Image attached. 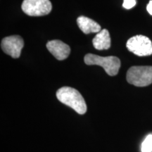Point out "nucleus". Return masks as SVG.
Masks as SVG:
<instances>
[{"instance_id":"obj_8","label":"nucleus","mask_w":152,"mask_h":152,"mask_svg":"<svg viewBox=\"0 0 152 152\" xmlns=\"http://www.w3.org/2000/svg\"><path fill=\"white\" fill-rule=\"evenodd\" d=\"M77 23L80 29L85 34L98 33L102 30L100 25L94 20L85 16H80L77 19Z\"/></svg>"},{"instance_id":"obj_1","label":"nucleus","mask_w":152,"mask_h":152,"mask_svg":"<svg viewBox=\"0 0 152 152\" xmlns=\"http://www.w3.org/2000/svg\"><path fill=\"white\" fill-rule=\"evenodd\" d=\"M56 97L60 102L73 109L78 114L83 115L87 111L86 102L80 93L70 87H63L56 92Z\"/></svg>"},{"instance_id":"obj_6","label":"nucleus","mask_w":152,"mask_h":152,"mask_svg":"<svg viewBox=\"0 0 152 152\" xmlns=\"http://www.w3.org/2000/svg\"><path fill=\"white\" fill-rule=\"evenodd\" d=\"M23 46V39L19 35L6 37L1 40V47L3 52L14 58H17L20 56Z\"/></svg>"},{"instance_id":"obj_9","label":"nucleus","mask_w":152,"mask_h":152,"mask_svg":"<svg viewBox=\"0 0 152 152\" xmlns=\"http://www.w3.org/2000/svg\"><path fill=\"white\" fill-rule=\"evenodd\" d=\"M93 46L98 50L108 49L111 47V37L108 30L103 29L96 34L92 40Z\"/></svg>"},{"instance_id":"obj_5","label":"nucleus","mask_w":152,"mask_h":152,"mask_svg":"<svg viewBox=\"0 0 152 152\" xmlns=\"http://www.w3.org/2000/svg\"><path fill=\"white\" fill-rule=\"evenodd\" d=\"M130 52L139 56H147L152 54V42L149 37L136 35L130 37L126 43Z\"/></svg>"},{"instance_id":"obj_4","label":"nucleus","mask_w":152,"mask_h":152,"mask_svg":"<svg viewBox=\"0 0 152 152\" xmlns=\"http://www.w3.org/2000/svg\"><path fill=\"white\" fill-rule=\"evenodd\" d=\"M21 9L28 16H42L51 12L52 5L49 0H23Z\"/></svg>"},{"instance_id":"obj_11","label":"nucleus","mask_w":152,"mask_h":152,"mask_svg":"<svg viewBox=\"0 0 152 152\" xmlns=\"http://www.w3.org/2000/svg\"><path fill=\"white\" fill-rule=\"evenodd\" d=\"M136 5V0H123V7L126 9H130Z\"/></svg>"},{"instance_id":"obj_2","label":"nucleus","mask_w":152,"mask_h":152,"mask_svg":"<svg viewBox=\"0 0 152 152\" xmlns=\"http://www.w3.org/2000/svg\"><path fill=\"white\" fill-rule=\"evenodd\" d=\"M84 61L89 66H99L105 70L106 73L110 76H115L118 73L121 68V61L118 57L100 56L93 54H87L85 56Z\"/></svg>"},{"instance_id":"obj_3","label":"nucleus","mask_w":152,"mask_h":152,"mask_svg":"<svg viewBox=\"0 0 152 152\" xmlns=\"http://www.w3.org/2000/svg\"><path fill=\"white\" fill-rule=\"evenodd\" d=\"M126 80L136 87H146L152 83V66H132L127 72Z\"/></svg>"},{"instance_id":"obj_10","label":"nucleus","mask_w":152,"mask_h":152,"mask_svg":"<svg viewBox=\"0 0 152 152\" xmlns=\"http://www.w3.org/2000/svg\"><path fill=\"white\" fill-rule=\"evenodd\" d=\"M142 152H152V134H149L146 137L142 144Z\"/></svg>"},{"instance_id":"obj_12","label":"nucleus","mask_w":152,"mask_h":152,"mask_svg":"<svg viewBox=\"0 0 152 152\" xmlns=\"http://www.w3.org/2000/svg\"><path fill=\"white\" fill-rule=\"evenodd\" d=\"M147 10L149 12V14L152 16V0H151L149 4H148L147 7Z\"/></svg>"},{"instance_id":"obj_7","label":"nucleus","mask_w":152,"mask_h":152,"mask_svg":"<svg viewBox=\"0 0 152 152\" xmlns=\"http://www.w3.org/2000/svg\"><path fill=\"white\" fill-rule=\"evenodd\" d=\"M47 48L57 60L59 61L65 60L71 53L70 47L58 39L49 41L47 43Z\"/></svg>"}]
</instances>
